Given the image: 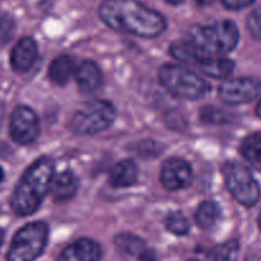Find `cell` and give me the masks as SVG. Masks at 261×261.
I'll use <instances>...</instances> for the list:
<instances>
[{
    "instance_id": "1",
    "label": "cell",
    "mask_w": 261,
    "mask_h": 261,
    "mask_svg": "<svg viewBox=\"0 0 261 261\" xmlns=\"http://www.w3.org/2000/svg\"><path fill=\"white\" fill-rule=\"evenodd\" d=\"M98 12L110 28L139 37H157L167 27L162 14L138 0H103Z\"/></svg>"
},
{
    "instance_id": "2",
    "label": "cell",
    "mask_w": 261,
    "mask_h": 261,
    "mask_svg": "<svg viewBox=\"0 0 261 261\" xmlns=\"http://www.w3.org/2000/svg\"><path fill=\"white\" fill-rule=\"evenodd\" d=\"M55 166L51 158L41 157L25 170L10 198V208L18 217H28L40 208L50 191Z\"/></svg>"
},
{
    "instance_id": "3",
    "label": "cell",
    "mask_w": 261,
    "mask_h": 261,
    "mask_svg": "<svg viewBox=\"0 0 261 261\" xmlns=\"http://www.w3.org/2000/svg\"><path fill=\"white\" fill-rule=\"evenodd\" d=\"M239 38V28L231 20H219L208 25H194L189 31V41L201 53L211 56H221L233 51Z\"/></svg>"
},
{
    "instance_id": "4",
    "label": "cell",
    "mask_w": 261,
    "mask_h": 261,
    "mask_svg": "<svg viewBox=\"0 0 261 261\" xmlns=\"http://www.w3.org/2000/svg\"><path fill=\"white\" fill-rule=\"evenodd\" d=\"M48 226L45 222H32L18 229L7 254V261H35L45 250Z\"/></svg>"
},
{
    "instance_id": "5",
    "label": "cell",
    "mask_w": 261,
    "mask_h": 261,
    "mask_svg": "<svg viewBox=\"0 0 261 261\" xmlns=\"http://www.w3.org/2000/svg\"><path fill=\"white\" fill-rule=\"evenodd\" d=\"M116 117L114 105L105 99H93L82 105L73 115L70 126L79 135H94L110 127Z\"/></svg>"
},
{
    "instance_id": "6",
    "label": "cell",
    "mask_w": 261,
    "mask_h": 261,
    "mask_svg": "<svg viewBox=\"0 0 261 261\" xmlns=\"http://www.w3.org/2000/svg\"><path fill=\"white\" fill-rule=\"evenodd\" d=\"M160 82L171 94L185 99L200 98L209 89L201 76L175 64H166L160 69Z\"/></svg>"
},
{
    "instance_id": "7",
    "label": "cell",
    "mask_w": 261,
    "mask_h": 261,
    "mask_svg": "<svg viewBox=\"0 0 261 261\" xmlns=\"http://www.w3.org/2000/svg\"><path fill=\"white\" fill-rule=\"evenodd\" d=\"M222 173L229 193L240 204L254 206L259 201L261 196L259 184L244 165L229 161L223 165Z\"/></svg>"
},
{
    "instance_id": "8",
    "label": "cell",
    "mask_w": 261,
    "mask_h": 261,
    "mask_svg": "<svg viewBox=\"0 0 261 261\" xmlns=\"http://www.w3.org/2000/svg\"><path fill=\"white\" fill-rule=\"evenodd\" d=\"M9 134L15 143L27 145L35 142L40 134L38 117L27 106L15 107L9 121Z\"/></svg>"
},
{
    "instance_id": "9",
    "label": "cell",
    "mask_w": 261,
    "mask_h": 261,
    "mask_svg": "<svg viewBox=\"0 0 261 261\" xmlns=\"http://www.w3.org/2000/svg\"><path fill=\"white\" fill-rule=\"evenodd\" d=\"M261 92V82L256 78L227 79L219 87V97L228 105L247 103Z\"/></svg>"
},
{
    "instance_id": "10",
    "label": "cell",
    "mask_w": 261,
    "mask_h": 261,
    "mask_svg": "<svg viewBox=\"0 0 261 261\" xmlns=\"http://www.w3.org/2000/svg\"><path fill=\"white\" fill-rule=\"evenodd\" d=\"M193 180V170L182 158H168L161 167V184L171 191L188 188Z\"/></svg>"
},
{
    "instance_id": "11",
    "label": "cell",
    "mask_w": 261,
    "mask_h": 261,
    "mask_svg": "<svg viewBox=\"0 0 261 261\" xmlns=\"http://www.w3.org/2000/svg\"><path fill=\"white\" fill-rule=\"evenodd\" d=\"M101 255V246L96 241L79 239L61 251L58 261H99Z\"/></svg>"
},
{
    "instance_id": "12",
    "label": "cell",
    "mask_w": 261,
    "mask_h": 261,
    "mask_svg": "<svg viewBox=\"0 0 261 261\" xmlns=\"http://www.w3.org/2000/svg\"><path fill=\"white\" fill-rule=\"evenodd\" d=\"M37 60V45L31 37H23L15 43L10 54L12 68L18 73L28 71Z\"/></svg>"
},
{
    "instance_id": "13",
    "label": "cell",
    "mask_w": 261,
    "mask_h": 261,
    "mask_svg": "<svg viewBox=\"0 0 261 261\" xmlns=\"http://www.w3.org/2000/svg\"><path fill=\"white\" fill-rule=\"evenodd\" d=\"M75 82L83 93H92L102 84V74L93 61H82L75 69Z\"/></svg>"
},
{
    "instance_id": "14",
    "label": "cell",
    "mask_w": 261,
    "mask_h": 261,
    "mask_svg": "<svg viewBox=\"0 0 261 261\" xmlns=\"http://www.w3.org/2000/svg\"><path fill=\"white\" fill-rule=\"evenodd\" d=\"M139 176V168L133 160L116 163L110 172V184L114 188H127L134 185Z\"/></svg>"
},
{
    "instance_id": "15",
    "label": "cell",
    "mask_w": 261,
    "mask_h": 261,
    "mask_svg": "<svg viewBox=\"0 0 261 261\" xmlns=\"http://www.w3.org/2000/svg\"><path fill=\"white\" fill-rule=\"evenodd\" d=\"M78 190V178L70 171L56 175L51 181L50 193L54 200L66 201L74 196Z\"/></svg>"
},
{
    "instance_id": "16",
    "label": "cell",
    "mask_w": 261,
    "mask_h": 261,
    "mask_svg": "<svg viewBox=\"0 0 261 261\" xmlns=\"http://www.w3.org/2000/svg\"><path fill=\"white\" fill-rule=\"evenodd\" d=\"M198 66L204 74L213 78H226L233 71L234 63L229 59L221 58V56L205 55L199 60Z\"/></svg>"
},
{
    "instance_id": "17",
    "label": "cell",
    "mask_w": 261,
    "mask_h": 261,
    "mask_svg": "<svg viewBox=\"0 0 261 261\" xmlns=\"http://www.w3.org/2000/svg\"><path fill=\"white\" fill-rule=\"evenodd\" d=\"M74 60L68 55H61L54 59L48 66V76L56 86H64L69 82L70 76L75 73Z\"/></svg>"
},
{
    "instance_id": "18",
    "label": "cell",
    "mask_w": 261,
    "mask_h": 261,
    "mask_svg": "<svg viewBox=\"0 0 261 261\" xmlns=\"http://www.w3.org/2000/svg\"><path fill=\"white\" fill-rule=\"evenodd\" d=\"M115 245L122 255L142 259L143 255L148 251L144 241L132 233H120L115 237Z\"/></svg>"
},
{
    "instance_id": "19",
    "label": "cell",
    "mask_w": 261,
    "mask_h": 261,
    "mask_svg": "<svg viewBox=\"0 0 261 261\" xmlns=\"http://www.w3.org/2000/svg\"><path fill=\"white\" fill-rule=\"evenodd\" d=\"M240 152L252 167L261 172V133H254L245 138Z\"/></svg>"
},
{
    "instance_id": "20",
    "label": "cell",
    "mask_w": 261,
    "mask_h": 261,
    "mask_svg": "<svg viewBox=\"0 0 261 261\" xmlns=\"http://www.w3.org/2000/svg\"><path fill=\"white\" fill-rule=\"evenodd\" d=\"M221 219V208L216 201H204L195 213V221L203 229H211Z\"/></svg>"
},
{
    "instance_id": "21",
    "label": "cell",
    "mask_w": 261,
    "mask_h": 261,
    "mask_svg": "<svg viewBox=\"0 0 261 261\" xmlns=\"http://www.w3.org/2000/svg\"><path fill=\"white\" fill-rule=\"evenodd\" d=\"M240 245L236 240L214 247L212 251V261H237Z\"/></svg>"
},
{
    "instance_id": "22",
    "label": "cell",
    "mask_w": 261,
    "mask_h": 261,
    "mask_svg": "<svg viewBox=\"0 0 261 261\" xmlns=\"http://www.w3.org/2000/svg\"><path fill=\"white\" fill-rule=\"evenodd\" d=\"M200 119L206 124H227L231 121V115L224 110L216 106H206L201 109Z\"/></svg>"
},
{
    "instance_id": "23",
    "label": "cell",
    "mask_w": 261,
    "mask_h": 261,
    "mask_svg": "<svg viewBox=\"0 0 261 261\" xmlns=\"http://www.w3.org/2000/svg\"><path fill=\"white\" fill-rule=\"evenodd\" d=\"M166 227L170 232H172L173 234H177V236H182L186 234L190 229V223H189L188 218L184 216L180 212H175V213H171L170 216L166 219Z\"/></svg>"
},
{
    "instance_id": "24",
    "label": "cell",
    "mask_w": 261,
    "mask_h": 261,
    "mask_svg": "<svg viewBox=\"0 0 261 261\" xmlns=\"http://www.w3.org/2000/svg\"><path fill=\"white\" fill-rule=\"evenodd\" d=\"M15 33V20L8 13L0 12V46L9 42Z\"/></svg>"
},
{
    "instance_id": "25",
    "label": "cell",
    "mask_w": 261,
    "mask_h": 261,
    "mask_svg": "<svg viewBox=\"0 0 261 261\" xmlns=\"http://www.w3.org/2000/svg\"><path fill=\"white\" fill-rule=\"evenodd\" d=\"M247 30L252 37L261 40V7L252 10L247 17Z\"/></svg>"
},
{
    "instance_id": "26",
    "label": "cell",
    "mask_w": 261,
    "mask_h": 261,
    "mask_svg": "<svg viewBox=\"0 0 261 261\" xmlns=\"http://www.w3.org/2000/svg\"><path fill=\"white\" fill-rule=\"evenodd\" d=\"M254 2L255 0H222L224 7L229 10L244 9V8L251 5Z\"/></svg>"
},
{
    "instance_id": "27",
    "label": "cell",
    "mask_w": 261,
    "mask_h": 261,
    "mask_svg": "<svg viewBox=\"0 0 261 261\" xmlns=\"http://www.w3.org/2000/svg\"><path fill=\"white\" fill-rule=\"evenodd\" d=\"M4 114H5V107H4V103H3V101L0 99V127H2L3 120H4Z\"/></svg>"
},
{
    "instance_id": "28",
    "label": "cell",
    "mask_w": 261,
    "mask_h": 261,
    "mask_svg": "<svg viewBox=\"0 0 261 261\" xmlns=\"http://www.w3.org/2000/svg\"><path fill=\"white\" fill-rule=\"evenodd\" d=\"M198 5H201V7H205V5H211L212 3H214V0H194Z\"/></svg>"
},
{
    "instance_id": "29",
    "label": "cell",
    "mask_w": 261,
    "mask_h": 261,
    "mask_svg": "<svg viewBox=\"0 0 261 261\" xmlns=\"http://www.w3.org/2000/svg\"><path fill=\"white\" fill-rule=\"evenodd\" d=\"M166 2L171 5H180V4H182L185 0H166Z\"/></svg>"
},
{
    "instance_id": "30",
    "label": "cell",
    "mask_w": 261,
    "mask_h": 261,
    "mask_svg": "<svg viewBox=\"0 0 261 261\" xmlns=\"http://www.w3.org/2000/svg\"><path fill=\"white\" fill-rule=\"evenodd\" d=\"M4 239H5V233L3 229H0V249H2L3 246V242H4Z\"/></svg>"
},
{
    "instance_id": "31",
    "label": "cell",
    "mask_w": 261,
    "mask_h": 261,
    "mask_svg": "<svg viewBox=\"0 0 261 261\" xmlns=\"http://www.w3.org/2000/svg\"><path fill=\"white\" fill-rule=\"evenodd\" d=\"M256 115L259 117H261V99H260V102L257 103V106H256Z\"/></svg>"
},
{
    "instance_id": "32",
    "label": "cell",
    "mask_w": 261,
    "mask_h": 261,
    "mask_svg": "<svg viewBox=\"0 0 261 261\" xmlns=\"http://www.w3.org/2000/svg\"><path fill=\"white\" fill-rule=\"evenodd\" d=\"M4 177H5V175H4V171H3V168L0 167V182H2V181L4 180Z\"/></svg>"
},
{
    "instance_id": "33",
    "label": "cell",
    "mask_w": 261,
    "mask_h": 261,
    "mask_svg": "<svg viewBox=\"0 0 261 261\" xmlns=\"http://www.w3.org/2000/svg\"><path fill=\"white\" fill-rule=\"evenodd\" d=\"M247 261H261V259H259V257H250Z\"/></svg>"
},
{
    "instance_id": "34",
    "label": "cell",
    "mask_w": 261,
    "mask_h": 261,
    "mask_svg": "<svg viewBox=\"0 0 261 261\" xmlns=\"http://www.w3.org/2000/svg\"><path fill=\"white\" fill-rule=\"evenodd\" d=\"M259 227H260V229H261V213H260V216H259Z\"/></svg>"
},
{
    "instance_id": "35",
    "label": "cell",
    "mask_w": 261,
    "mask_h": 261,
    "mask_svg": "<svg viewBox=\"0 0 261 261\" xmlns=\"http://www.w3.org/2000/svg\"><path fill=\"white\" fill-rule=\"evenodd\" d=\"M190 261H198V260H190Z\"/></svg>"
}]
</instances>
